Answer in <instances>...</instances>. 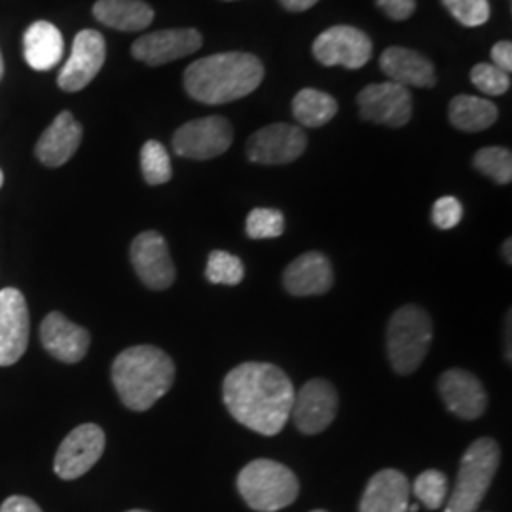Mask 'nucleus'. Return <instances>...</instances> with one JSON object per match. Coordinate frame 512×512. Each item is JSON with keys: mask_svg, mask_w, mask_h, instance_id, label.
Wrapping results in <instances>:
<instances>
[{"mask_svg": "<svg viewBox=\"0 0 512 512\" xmlns=\"http://www.w3.org/2000/svg\"><path fill=\"white\" fill-rule=\"evenodd\" d=\"M507 361H511V311L507 315Z\"/></svg>", "mask_w": 512, "mask_h": 512, "instance_id": "58836bf2", "label": "nucleus"}, {"mask_svg": "<svg viewBox=\"0 0 512 512\" xmlns=\"http://www.w3.org/2000/svg\"><path fill=\"white\" fill-rule=\"evenodd\" d=\"M84 129L69 110H63L55 116L50 128L46 129L37 145L35 156L46 167H61L67 164L82 143Z\"/></svg>", "mask_w": 512, "mask_h": 512, "instance_id": "6ab92c4d", "label": "nucleus"}, {"mask_svg": "<svg viewBox=\"0 0 512 512\" xmlns=\"http://www.w3.org/2000/svg\"><path fill=\"white\" fill-rule=\"evenodd\" d=\"M431 219H433V224L440 228V230H452L463 219V205L454 196L439 198L435 205H433Z\"/></svg>", "mask_w": 512, "mask_h": 512, "instance_id": "72a5a7b5", "label": "nucleus"}, {"mask_svg": "<svg viewBox=\"0 0 512 512\" xmlns=\"http://www.w3.org/2000/svg\"><path fill=\"white\" fill-rule=\"evenodd\" d=\"M264 67L253 54L207 55L184 71V90L203 105H224L255 92Z\"/></svg>", "mask_w": 512, "mask_h": 512, "instance_id": "f03ea898", "label": "nucleus"}, {"mask_svg": "<svg viewBox=\"0 0 512 512\" xmlns=\"http://www.w3.org/2000/svg\"><path fill=\"white\" fill-rule=\"evenodd\" d=\"M247 236L251 239L279 238L285 230V217L277 209L258 207L253 209L245 222Z\"/></svg>", "mask_w": 512, "mask_h": 512, "instance_id": "7c9ffc66", "label": "nucleus"}, {"mask_svg": "<svg viewBox=\"0 0 512 512\" xmlns=\"http://www.w3.org/2000/svg\"><path fill=\"white\" fill-rule=\"evenodd\" d=\"M203 37L196 29H165L137 38L131 46V55L150 67L196 54L202 48Z\"/></svg>", "mask_w": 512, "mask_h": 512, "instance_id": "dca6fc26", "label": "nucleus"}, {"mask_svg": "<svg viewBox=\"0 0 512 512\" xmlns=\"http://www.w3.org/2000/svg\"><path fill=\"white\" fill-rule=\"evenodd\" d=\"M128 512H148V511H141V509H135V511H128Z\"/></svg>", "mask_w": 512, "mask_h": 512, "instance_id": "37998d69", "label": "nucleus"}, {"mask_svg": "<svg viewBox=\"0 0 512 512\" xmlns=\"http://www.w3.org/2000/svg\"><path fill=\"white\" fill-rule=\"evenodd\" d=\"M141 171L150 186L169 183L173 177L171 158L160 141H147L141 148Z\"/></svg>", "mask_w": 512, "mask_h": 512, "instance_id": "bb28decb", "label": "nucleus"}, {"mask_svg": "<svg viewBox=\"0 0 512 512\" xmlns=\"http://www.w3.org/2000/svg\"><path fill=\"white\" fill-rule=\"evenodd\" d=\"M232 141L234 129L224 116H205L175 131L173 150L188 160H211L232 147Z\"/></svg>", "mask_w": 512, "mask_h": 512, "instance_id": "0eeeda50", "label": "nucleus"}, {"mask_svg": "<svg viewBox=\"0 0 512 512\" xmlns=\"http://www.w3.org/2000/svg\"><path fill=\"white\" fill-rule=\"evenodd\" d=\"M338 406L340 399L334 385L327 380L315 378L302 385V389L294 395L291 416L304 435H317L323 433L334 421Z\"/></svg>", "mask_w": 512, "mask_h": 512, "instance_id": "4468645a", "label": "nucleus"}, {"mask_svg": "<svg viewBox=\"0 0 512 512\" xmlns=\"http://www.w3.org/2000/svg\"><path fill=\"white\" fill-rule=\"evenodd\" d=\"M439 393L446 408L461 420H478L488 408L484 385L463 368H450L440 374Z\"/></svg>", "mask_w": 512, "mask_h": 512, "instance_id": "f3484780", "label": "nucleus"}, {"mask_svg": "<svg viewBox=\"0 0 512 512\" xmlns=\"http://www.w3.org/2000/svg\"><path fill=\"white\" fill-rule=\"evenodd\" d=\"M2 184H4V173H2V169H0V188H2Z\"/></svg>", "mask_w": 512, "mask_h": 512, "instance_id": "79ce46f5", "label": "nucleus"}, {"mask_svg": "<svg viewBox=\"0 0 512 512\" xmlns=\"http://www.w3.org/2000/svg\"><path fill=\"white\" fill-rule=\"evenodd\" d=\"M433 342V321L429 313L406 304L395 311L387 325V357L397 374L408 376L420 368Z\"/></svg>", "mask_w": 512, "mask_h": 512, "instance_id": "39448f33", "label": "nucleus"}, {"mask_svg": "<svg viewBox=\"0 0 512 512\" xmlns=\"http://www.w3.org/2000/svg\"><path fill=\"white\" fill-rule=\"evenodd\" d=\"M410 482L397 469H384L366 484L359 512H408Z\"/></svg>", "mask_w": 512, "mask_h": 512, "instance_id": "4be33fe9", "label": "nucleus"}, {"mask_svg": "<svg viewBox=\"0 0 512 512\" xmlns=\"http://www.w3.org/2000/svg\"><path fill=\"white\" fill-rule=\"evenodd\" d=\"M0 512H42V509L29 497L12 495L0 505Z\"/></svg>", "mask_w": 512, "mask_h": 512, "instance_id": "e433bc0d", "label": "nucleus"}, {"mask_svg": "<svg viewBox=\"0 0 512 512\" xmlns=\"http://www.w3.org/2000/svg\"><path fill=\"white\" fill-rule=\"evenodd\" d=\"M29 308L18 289L0 291V366L18 363L29 346Z\"/></svg>", "mask_w": 512, "mask_h": 512, "instance_id": "2eb2a0df", "label": "nucleus"}, {"mask_svg": "<svg viewBox=\"0 0 512 512\" xmlns=\"http://www.w3.org/2000/svg\"><path fill=\"white\" fill-rule=\"evenodd\" d=\"M40 342L61 363H80L92 344L90 332L67 319L61 311H52L40 325Z\"/></svg>", "mask_w": 512, "mask_h": 512, "instance_id": "a211bd4d", "label": "nucleus"}, {"mask_svg": "<svg viewBox=\"0 0 512 512\" xmlns=\"http://www.w3.org/2000/svg\"><path fill=\"white\" fill-rule=\"evenodd\" d=\"M107 59L105 37L99 31L84 29L74 37L73 50L57 74V86L63 92H80L103 69Z\"/></svg>", "mask_w": 512, "mask_h": 512, "instance_id": "1a4fd4ad", "label": "nucleus"}, {"mask_svg": "<svg viewBox=\"0 0 512 512\" xmlns=\"http://www.w3.org/2000/svg\"><path fill=\"white\" fill-rule=\"evenodd\" d=\"M306 148L308 135L304 129L289 124H272L251 135L247 156L255 164H291L306 152Z\"/></svg>", "mask_w": 512, "mask_h": 512, "instance_id": "ddd939ff", "label": "nucleus"}, {"mask_svg": "<svg viewBox=\"0 0 512 512\" xmlns=\"http://www.w3.org/2000/svg\"><path fill=\"white\" fill-rule=\"evenodd\" d=\"M511 238L507 239L505 243H503V256H505V260H507V264H512V255H511Z\"/></svg>", "mask_w": 512, "mask_h": 512, "instance_id": "ea45409f", "label": "nucleus"}, {"mask_svg": "<svg viewBox=\"0 0 512 512\" xmlns=\"http://www.w3.org/2000/svg\"><path fill=\"white\" fill-rule=\"evenodd\" d=\"M291 378L270 363H243L232 368L222 384V399L232 418L264 437H275L291 418Z\"/></svg>", "mask_w": 512, "mask_h": 512, "instance_id": "f257e3e1", "label": "nucleus"}, {"mask_svg": "<svg viewBox=\"0 0 512 512\" xmlns=\"http://www.w3.org/2000/svg\"><path fill=\"white\" fill-rule=\"evenodd\" d=\"M448 116L454 128L467 133H478L494 126L499 110L488 99L475 95H458L450 101Z\"/></svg>", "mask_w": 512, "mask_h": 512, "instance_id": "393cba45", "label": "nucleus"}, {"mask_svg": "<svg viewBox=\"0 0 512 512\" xmlns=\"http://www.w3.org/2000/svg\"><path fill=\"white\" fill-rule=\"evenodd\" d=\"M205 277L213 285L236 287L245 277V266L239 256L226 251H213L207 258Z\"/></svg>", "mask_w": 512, "mask_h": 512, "instance_id": "c85d7f7f", "label": "nucleus"}, {"mask_svg": "<svg viewBox=\"0 0 512 512\" xmlns=\"http://www.w3.org/2000/svg\"><path fill=\"white\" fill-rule=\"evenodd\" d=\"M313 55L327 67L342 65L346 69H361L372 57V42L355 27L336 25L315 38Z\"/></svg>", "mask_w": 512, "mask_h": 512, "instance_id": "9b49d317", "label": "nucleus"}, {"mask_svg": "<svg viewBox=\"0 0 512 512\" xmlns=\"http://www.w3.org/2000/svg\"><path fill=\"white\" fill-rule=\"evenodd\" d=\"M387 18L404 21L416 12V0H376Z\"/></svg>", "mask_w": 512, "mask_h": 512, "instance_id": "f704fd0d", "label": "nucleus"}, {"mask_svg": "<svg viewBox=\"0 0 512 512\" xmlns=\"http://www.w3.org/2000/svg\"><path fill=\"white\" fill-rule=\"evenodd\" d=\"M492 59H494L495 67H499L501 71L511 74L512 71V44L509 40H501L497 42L492 50Z\"/></svg>", "mask_w": 512, "mask_h": 512, "instance_id": "c9c22d12", "label": "nucleus"}, {"mask_svg": "<svg viewBox=\"0 0 512 512\" xmlns=\"http://www.w3.org/2000/svg\"><path fill=\"white\" fill-rule=\"evenodd\" d=\"M410 492H414L429 511H437L448 497V478L437 469H427L414 480Z\"/></svg>", "mask_w": 512, "mask_h": 512, "instance_id": "c756f323", "label": "nucleus"}, {"mask_svg": "<svg viewBox=\"0 0 512 512\" xmlns=\"http://www.w3.org/2000/svg\"><path fill=\"white\" fill-rule=\"evenodd\" d=\"M283 285L287 293L293 296H319L329 293L334 285V270L329 258L319 251L298 256L287 266L283 274Z\"/></svg>", "mask_w": 512, "mask_h": 512, "instance_id": "aec40b11", "label": "nucleus"}, {"mask_svg": "<svg viewBox=\"0 0 512 512\" xmlns=\"http://www.w3.org/2000/svg\"><path fill=\"white\" fill-rule=\"evenodd\" d=\"M448 12L465 27H480L490 19L488 0H442Z\"/></svg>", "mask_w": 512, "mask_h": 512, "instance_id": "473e14b6", "label": "nucleus"}, {"mask_svg": "<svg viewBox=\"0 0 512 512\" xmlns=\"http://www.w3.org/2000/svg\"><path fill=\"white\" fill-rule=\"evenodd\" d=\"M2 76H4V59H2V54H0V80H2Z\"/></svg>", "mask_w": 512, "mask_h": 512, "instance_id": "a19ab883", "label": "nucleus"}, {"mask_svg": "<svg viewBox=\"0 0 512 512\" xmlns=\"http://www.w3.org/2000/svg\"><path fill=\"white\" fill-rule=\"evenodd\" d=\"M471 82L486 95H503L511 88V74L501 71L494 63H478L471 71Z\"/></svg>", "mask_w": 512, "mask_h": 512, "instance_id": "2f4dec72", "label": "nucleus"}, {"mask_svg": "<svg viewBox=\"0 0 512 512\" xmlns=\"http://www.w3.org/2000/svg\"><path fill=\"white\" fill-rule=\"evenodd\" d=\"M110 376L126 408L147 412L173 387L175 363L156 346H135L114 359Z\"/></svg>", "mask_w": 512, "mask_h": 512, "instance_id": "7ed1b4c3", "label": "nucleus"}, {"mask_svg": "<svg viewBox=\"0 0 512 512\" xmlns=\"http://www.w3.org/2000/svg\"><path fill=\"white\" fill-rule=\"evenodd\" d=\"M361 118L389 128H403L412 118L410 90L395 82L370 84L357 97Z\"/></svg>", "mask_w": 512, "mask_h": 512, "instance_id": "f8f14e48", "label": "nucleus"}, {"mask_svg": "<svg viewBox=\"0 0 512 512\" xmlns=\"http://www.w3.org/2000/svg\"><path fill=\"white\" fill-rule=\"evenodd\" d=\"M338 112V103L329 93L306 88L293 99L294 118L306 128H321L329 124Z\"/></svg>", "mask_w": 512, "mask_h": 512, "instance_id": "a878e982", "label": "nucleus"}, {"mask_svg": "<svg viewBox=\"0 0 512 512\" xmlns=\"http://www.w3.org/2000/svg\"><path fill=\"white\" fill-rule=\"evenodd\" d=\"M279 2L285 10L298 14V12H306V10L313 8L319 0H279Z\"/></svg>", "mask_w": 512, "mask_h": 512, "instance_id": "4c0bfd02", "label": "nucleus"}, {"mask_svg": "<svg viewBox=\"0 0 512 512\" xmlns=\"http://www.w3.org/2000/svg\"><path fill=\"white\" fill-rule=\"evenodd\" d=\"M311 512H327V511H321V509H317V511H311Z\"/></svg>", "mask_w": 512, "mask_h": 512, "instance_id": "c03bdc74", "label": "nucleus"}, {"mask_svg": "<svg viewBox=\"0 0 512 512\" xmlns=\"http://www.w3.org/2000/svg\"><path fill=\"white\" fill-rule=\"evenodd\" d=\"M380 67L395 84L404 88H433L437 74L433 63L416 50L393 46L380 57Z\"/></svg>", "mask_w": 512, "mask_h": 512, "instance_id": "412c9836", "label": "nucleus"}, {"mask_svg": "<svg viewBox=\"0 0 512 512\" xmlns=\"http://www.w3.org/2000/svg\"><path fill=\"white\" fill-rule=\"evenodd\" d=\"M93 16L110 29L135 33L152 23L154 10L143 0H97Z\"/></svg>", "mask_w": 512, "mask_h": 512, "instance_id": "b1692460", "label": "nucleus"}, {"mask_svg": "<svg viewBox=\"0 0 512 512\" xmlns=\"http://www.w3.org/2000/svg\"><path fill=\"white\" fill-rule=\"evenodd\" d=\"M238 490L253 511L277 512L293 505L300 494V482L287 465L255 459L241 469Z\"/></svg>", "mask_w": 512, "mask_h": 512, "instance_id": "20e7f679", "label": "nucleus"}, {"mask_svg": "<svg viewBox=\"0 0 512 512\" xmlns=\"http://www.w3.org/2000/svg\"><path fill=\"white\" fill-rule=\"evenodd\" d=\"M107 446L105 431L95 423H84L61 442L54 459L55 475L61 480H76L92 471Z\"/></svg>", "mask_w": 512, "mask_h": 512, "instance_id": "6e6552de", "label": "nucleus"}, {"mask_svg": "<svg viewBox=\"0 0 512 512\" xmlns=\"http://www.w3.org/2000/svg\"><path fill=\"white\" fill-rule=\"evenodd\" d=\"M65 40L50 21H35L23 35V55L31 69L50 71L63 59Z\"/></svg>", "mask_w": 512, "mask_h": 512, "instance_id": "5701e85b", "label": "nucleus"}, {"mask_svg": "<svg viewBox=\"0 0 512 512\" xmlns=\"http://www.w3.org/2000/svg\"><path fill=\"white\" fill-rule=\"evenodd\" d=\"M476 169L490 177L497 184H509L512 181V154L509 148H480L473 158Z\"/></svg>", "mask_w": 512, "mask_h": 512, "instance_id": "cd10ccee", "label": "nucleus"}, {"mask_svg": "<svg viewBox=\"0 0 512 512\" xmlns=\"http://www.w3.org/2000/svg\"><path fill=\"white\" fill-rule=\"evenodd\" d=\"M501 450L494 439H478L459 463L458 480L444 512H478L499 469Z\"/></svg>", "mask_w": 512, "mask_h": 512, "instance_id": "423d86ee", "label": "nucleus"}, {"mask_svg": "<svg viewBox=\"0 0 512 512\" xmlns=\"http://www.w3.org/2000/svg\"><path fill=\"white\" fill-rule=\"evenodd\" d=\"M131 264L143 285L152 291H165L175 283L177 270L169 255L167 241L156 230H147L133 239Z\"/></svg>", "mask_w": 512, "mask_h": 512, "instance_id": "9d476101", "label": "nucleus"}]
</instances>
